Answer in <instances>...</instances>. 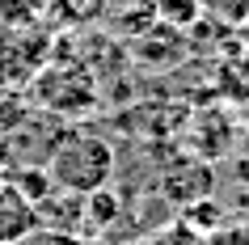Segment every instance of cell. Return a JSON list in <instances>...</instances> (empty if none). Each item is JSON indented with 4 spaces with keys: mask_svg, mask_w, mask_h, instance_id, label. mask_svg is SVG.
I'll return each instance as SVG.
<instances>
[{
    "mask_svg": "<svg viewBox=\"0 0 249 245\" xmlns=\"http://www.w3.org/2000/svg\"><path fill=\"white\" fill-rule=\"evenodd\" d=\"M30 93H34L38 106H47L55 114H85V110H93V102H97L93 76L85 68H72V64L42 68L38 76H34V85H30Z\"/></svg>",
    "mask_w": 249,
    "mask_h": 245,
    "instance_id": "cell-2",
    "label": "cell"
},
{
    "mask_svg": "<svg viewBox=\"0 0 249 245\" xmlns=\"http://www.w3.org/2000/svg\"><path fill=\"white\" fill-rule=\"evenodd\" d=\"M152 9H157V21H165L173 34H178V30H190L198 17H203L198 0H152Z\"/></svg>",
    "mask_w": 249,
    "mask_h": 245,
    "instance_id": "cell-4",
    "label": "cell"
},
{
    "mask_svg": "<svg viewBox=\"0 0 249 245\" xmlns=\"http://www.w3.org/2000/svg\"><path fill=\"white\" fill-rule=\"evenodd\" d=\"M38 228V211L9 178H0V245H17Z\"/></svg>",
    "mask_w": 249,
    "mask_h": 245,
    "instance_id": "cell-3",
    "label": "cell"
},
{
    "mask_svg": "<svg viewBox=\"0 0 249 245\" xmlns=\"http://www.w3.org/2000/svg\"><path fill=\"white\" fill-rule=\"evenodd\" d=\"M47 178L64 194H97L114 178V144L97 131H64L47 152Z\"/></svg>",
    "mask_w": 249,
    "mask_h": 245,
    "instance_id": "cell-1",
    "label": "cell"
},
{
    "mask_svg": "<svg viewBox=\"0 0 249 245\" xmlns=\"http://www.w3.org/2000/svg\"><path fill=\"white\" fill-rule=\"evenodd\" d=\"M198 9L224 26H245L249 21V0H198Z\"/></svg>",
    "mask_w": 249,
    "mask_h": 245,
    "instance_id": "cell-5",
    "label": "cell"
},
{
    "mask_svg": "<svg viewBox=\"0 0 249 245\" xmlns=\"http://www.w3.org/2000/svg\"><path fill=\"white\" fill-rule=\"evenodd\" d=\"M68 21H97L106 13V0H55Z\"/></svg>",
    "mask_w": 249,
    "mask_h": 245,
    "instance_id": "cell-6",
    "label": "cell"
}]
</instances>
